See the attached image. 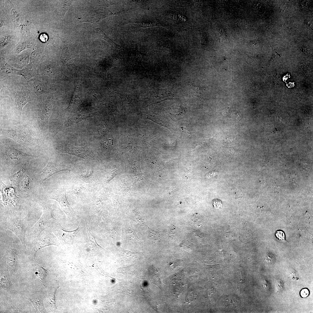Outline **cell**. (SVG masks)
I'll list each match as a JSON object with an SVG mask.
<instances>
[{"label":"cell","mask_w":313,"mask_h":313,"mask_svg":"<svg viewBox=\"0 0 313 313\" xmlns=\"http://www.w3.org/2000/svg\"><path fill=\"white\" fill-rule=\"evenodd\" d=\"M40 40L43 42H46L48 39V35L45 34H41L40 36Z\"/></svg>","instance_id":"obj_24"},{"label":"cell","mask_w":313,"mask_h":313,"mask_svg":"<svg viewBox=\"0 0 313 313\" xmlns=\"http://www.w3.org/2000/svg\"><path fill=\"white\" fill-rule=\"evenodd\" d=\"M1 134L12 139L29 149L34 148L37 145L35 139L25 126H20L14 130L1 129Z\"/></svg>","instance_id":"obj_1"},{"label":"cell","mask_w":313,"mask_h":313,"mask_svg":"<svg viewBox=\"0 0 313 313\" xmlns=\"http://www.w3.org/2000/svg\"><path fill=\"white\" fill-rule=\"evenodd\" d=\"M212 203L214 207L216 208H221L222 205L221 201L217 199H213L212 201Z\"/></svg>","instance_id":"obj_22"},{"label":"cell","mask_w":313,"mask_h":313,"mask_svg":"<svg viewBox=\"0 0 313 313\" xmlns=\"http://www.w3.org/2000/svg\"><path fill=\"white\" fill-rule=\"evenodd\" d=\"M59 241L52 233L44 231L43 234L35 238L30 247L32 254L34 258L37 252L41 249L48 246L58 245Z\"/></svg>","instance_id":"obj_5"},{"label":"cell","mask_w":313,"mask_h":313,"mask_svg":"<svg viewBox=\"0 0 313 313\" xmlns=\"http://www.w3.org/2000/svg\"><path fill=\"white\" fill-rule=\"evenodd\" d=\"M1 285L4 288L7 290L10 289L11 286V282L7 276L2 275L0 277Z\"/></svg>","instance_id":"obj_18"},{"label":"cell","mask_w":313,"mask_h":313,"mask_svg":"<svg viewBox=\"0 0 313 313\" xmlns=\"http://www.w3.org/2000/svg\"><path fill=\"white\" fill-rule=\"evenodd\" d=\"M35 91L38 93H41L43 91V88L42 85L39 83H35L34 86Z\"/></svg>","instance_id":"obj_21"},{"label":"cell","mask_w":313,"mask_h":313,"mask_svg":"<svg viewBox=\"0 0 313 313\" xmlns=\"http://www.w3.org/2000/svg\"><path fill=\"white\" fill-rule=\"evenodd\" d=\"M28 299L32 303L38 312H46V310L43 302L40 298L37 297H32L31 298H28Z\"/></svg>","instance_id":"obj_13"},{"label":"cell","mask_w":313,"mask_h":313,"mask_svg":"<svg viewBox=\"0 0 313 313\" xmlns=\"http://www.w3.org/2000/svg\"><path fill=\"white\" fill-rule=\"evenodd\" d=\"M275 235L279 240L284 241L285 240V235L283 232L281 230H278L275 233Z\"/></svg>","instance_id":"obj_20"},{"label":"cell","mask_w":313,"mask_h":313,"mask_svg":"<svg viewBox=\"0 0 313 313\" xmlns=\"http://www.w3.org/2000/svg\"><path fill=\"white\" fill-rule=\"evenodd\" d=\"M17 251L14 248H11L5 255V258L7 264L11 270L15 271L17 257Z\"/></svg>","instance_id":"obj_11"},{"label":"cell","mask_w":313,"mask_h":313,"mask_svg":"<svg viewBox=\"0 0 313 313\" xmlns=\"http://www.w3.org/2000/svg\"><path fill=\"white\" fill-rule=\"evenodd\" d=\"M29 216V213L25 217L21 219H9L6 222L5 225L6 229L11 230L19 238L25 251H27L25 238Z\"/></svg>","instance_id":"obj_4"},{"label":"cell","mask_w":313,"mask_h":313,"mask_svg":"<svg viewBox=\"0 0 313 313\" xmlns=\"http://www.w3.org/2000/svg\"><path fill=\"white\" fill-rule=\"evenodd\" d=\"M54 210L50 207L45 206L43 209V214L39 220L29 230L28 235L35 238L39 236L47 228L51 227L56 219L52 215Z\"/></svg>","instance_id":"obj_3"},{"label":"cell","mask_w":313,"mask_h":313,"mask_svg":"<svg viewBox=\"0 0 313 313\" xmlns=\"http://www.w3.org/2000/svg\"><path fill=\"white\" fill-rule=\"evenodd\" d=\"M50 199L56 200L59 203L62 211L68 218L75 216L74 211L66 197L65 187L63 186L52 193Z\"/></svg>","instance_id":"obj_7"},{"label":"cell","mask_w":313,"mask_h":313,"mask_svg":"<svg viewBox=\"0 0 313 313\" xmlns=\"http://www.w3.org/2000/svg\"><path fill=\"white\" fill-rule=\"evenodd\" d=\"M51 112L50 104L49 103L45 104L41 112L40 117V124L44 131H47Z\"/></svg>","instance_id":"obj_10"},{"label":"cell","mask_w":313,"mask_h":313,"mask_svg":"<svg viewBox=\"0 0 313 313\" xmlns=\"http://www.w3.org/2000/svg\"><path fill=\"white\" fill-rule=\"evenodd\" d=\"M219 31L220 34L223 38H225L227 37L225 32L223 29L220 28Z\"/></svg>","instance_id":"obj_25"},{"label":"cell","mask_w":313,"mask_h":313,"mask_svg":"<svg viewBox=\"0 0 313 313\" xmlns=\"http://www.w3.org/2000/svg\"><path fill=\"white\" fill-rule=\"evenodd\" d=\"M120 248V251L121 252V255L123 256H125V255H126V256L129 257L130 258H132L134 257V256L137 253L136 252H133L128 250H124L122 248Z\"/></svg>","instance_id":"obj_19"},{"label":"cell","mask_w":313,"mask_h":313,"mask_svg":"<svg viewBox=\"0 0 313 313\" xmlns=\"http://www.w3.org/2000/svg\"><path fill=\"white\" fill-rule=\"evenodd\" d=\"M70 170L69 167L65 165L62 162L57 160H50L37 176L39 181L42 183L55 174L63 171Z\"/></svg>","instance_id":"obj_6"},{"label":"cell","mask_w":313,"mask_h":313,"mask_svg":"<svg viewBox=\"0 0 313 313\" xmlns=\"http://www.w3.org/2000/svg\"><path fill=\"white\" fill-rule=\"evenodd\" d=\"M301 296L303 298L307 297L309 294V291L307 288H303L301 290L300 292Z\"/></svg>","instance_id":"obj_23"},{"label":"cell","mask_w":313,"mask_h":313,"mask_svg":"<svg viewBox=\"0 0 313 313\" xmlns=\"http://www.w3.org/2000/svg\"><path fill=\"white\" fill-rule=\"evenodd\" d=\"M34 273L37 278L43 281L47 274L48 271L43 266L37 265L34 267Z\"/></svg>","instance_id":"obj_14"},{"label":"cell","mask_w":313,"mask_h":313,"mask_svg":"<svg viewBox=\"0 0 313 313\" xmlns=\"http://www.w3.org/2000/svg\"><path fill=\"white\" fill-rule=\"evenodd\" d=\"M147 232L148 237L151 240L156 241L159 239L160 234L158 231L148 227Z\"/></svg>","instance_id":"obj_17"},{"label":"cell","mask_w":313,"mask_h":313,"mask_svg":"<svg viewBox=\"0 0 313 313\" xmlns=\"http://www.w3.org/2000/svg\"><path fill=\"white\" fill-rule=\"evenodd\" d=\"M87 232L88 236L87 246L89 250L92 251H97L104 249L97 243L94 236L90 230L87 229Z\"/></svg>","instance_id":"obj_12"},{"label":"cell","mask_w":313,"mask_h":313,"mask_svg":"<svg viewBox=\"0 0 313 313\" xmlns=\"http://www.w3.org/2000/svg\"><path fill=\"white\" fill-rule=\"evenodd\" d=\"M59 287L58 286L56 287L54 289L48 293L47 299L48 303L50 306L55 309H57L56 304L55 294Z\"/></svg>","instance_id":"obj_16"},{"label":"cell","mask_w":313,"mask_h":313,"mask_svg":"<svg viewBox=\"0 0 313 313\" xmlns=\"http://www.w3.org/2000/svg\"><path fill=\"white\" fill-rule=\"evenodd\" d=\"M243 118V115L241 112H239L237 114V119L239 121H242Z\"/></svg>","instance_id":"obj_27"},{"label":"cell","mask_w":313,"mask_h":313,"mask_svg":"<svg viewBox=\"0 0 313 313\" xmlns=\"http://www.w3.org/2000/svg\"><path fill=\"white\" fill-rule=\"evenodd\" d=\"M30 101V100L28 96L25 94H21L18 97L16 103L20 110V115H21L23 107Z\"/></svg>","instance_id":"obj_15"},{"label":"cell","mask_w":313,"mask_h":313,"mask_svg":"<svg viewBox=\"0 0 313 313\" xmlns=\"http://www.w3.org/2000/svg\"><path fill=\"white\" fill-rule=\"evenodd\" d=\"M1 155L6 163L11 166L26 165L34 157L18 150L11 145L4 146L2 150Z\"/></svg>","instance_id":"obj_2"},{"label":"cell","mask_w":313,"mask_h":313,"mask_svg":"<svg viewBox=\"0 0 313 313\" xmlns=\"http://www.w3.org/2000/svg\"><path fill=\"white\" fill-rule=\"evenodd\" d=\"M261 6V4L259 3H257L254 4L253 8L254 10L258 11L260 9Z\"/></svg>","instance_id":"obj_26"},{"label":"cell","mask_w":313,"mask_h":313,"mask_svg":"<svg viewBox=\"0 0 313 313\" xmlns=\"http://www.w3.org/2000/svg\"><path fill=\"white\" fill-rule=\"evenodd\" d=\"M63 152L88 160H94L95 158L94 154L88 145L79 147L68 144L64 149Z\"/></svg>","instance_id":"obj_9"},{"label":"cell","mask_w":313,"mask_h":313,"mask_svg":"<svg viewBox=\"0 0 313 313\" xmlns=\"http://www.w3.org/2000/svg\"><path fill=\"white\" fill-rule=\"evenodd\" d=\"M79 230V226L76 229L67 231L63 229L60 225L53 227V233L61 243L69 245L73 244L75 238Z\"/></svg>","instance_id":"obj_8"}]
</instances>
